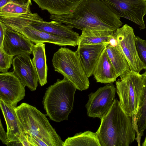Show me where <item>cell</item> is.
Segmentation results:
<instances>
[{
	"mask_svg": "<svg viewBox=\"0 0 146 146\" xmlns=\"http://www.w3.org/2000/svg\"><path fill=\"white\" fill-rule=\"evenodd\" d=\"M113 33L102 29H84L78 40V46L108 43L109 37Z\"/></svg>",
	"mask_w": 146,
	"mask_h": 146,
	"instance_id": "obj_22",
	"label": "cell"
},
{
	"mask_svg": "<svg viewBox=\"0 0 146 146\" xmlns=\"http://www.w3.org/2000/svg\"><path fill=\"white\" fill-rule=\"evenodd\" d=\"M77 88L67 78L57 80L47 88L42 101L46 115L52 120L60 122L68 120L72 110Z\"/></svg>",
	"mask_w": 146,
	"mask_h": 146,
	"instance_id": "obj_3",
	"label": "cell"
},
{
	"mask_svg": "<svg viewBox=\"0 0 146 146\" xmlns=\"http://www.w3.org/2000/svg\"><path fill=\"white\" fill-rule=\"evenodd\" d=\"M129 65L131 71L138 73L145 67L137 52L133 29L127 24L118 28L113 33Z\"/></svg>",
	"mask_w": 146,
	"mask_h": 146,
	"instance_id": "obj_8",
	"label": "cell"
},
{
	"mask_svg": "<svg viewBox=\"0 0 146 146\" xmlns=\"http://www.w3.org/2000/svg\"><path fill=\"white\" fill-rule=\"evenodd\" d=\"M101 146L96 132L88 131L76 133L68 137L64 142L63 146Z\"/></svg>",
	"mask_w": 146,
	"mask_h": 146,
	"instance_id": "obj_23",
	"label": "cell"
},
{
	"mask_svg": "<svg viewBox=\"0 0 146 146\" xmlns=\"http://www.w3.org/2000/svg\"><path fill=\"white\" fill-rule=\"evenodd\" d=\"M0 108L6 122L7 146L18 145L19 141L24 135L14 107L0 99Z\"/></svg>",
	"mask_w": 146,
	"mask_h": 146,
	"instance_id": "obj_14",
	"label": "cell"
},
{
	"mask_svg": "<svg viewBox=\"0 0 146 146\" xmlns=\"http://www.w3.org/2000/svg\"><path fill=\"white\" fill-rule=\"evenodd\" d=\"M142 75L143 86L140 98L138 111L135 116V129L137 136L135 139L138 145H140V140L146 129V71Z\"/></svg>",
	"mask_w": 146,
	"mask_h": 146,
	"instance_id": "obj_21",
	"label": "cell"
},
{
	"mask_svg": "<svg viewBox=\"0 0 146 146\" xmlns=\"http://www.w3.org/2000/svg\"><path fill=\"white\" fill-rule=\"evenodd\" d=\"M7 27L0 21V48L2 47L4 37Z\"/></svg>",
	"mask_w": 146,
	"mask_h": 146,
	"instance_id": "obj_28",
	"label": "cell"
},
{
	"mask_svg": "<svg viewBox=\"0 0 146 146\" xmlns=\"http://www.w3.org/2000/svg\"><path fill=\"white\" fill-rule=\"evenodd\" d=\"M14 56L9 55L4 51L2 47L0 48V72H8L12 64Z\"/></svg>",
	"mask_w": 146,
	"mask_h": 146,
	"instance_id": "obj_25",
	"label": "cell"
},
{
	"mask_svg": "<svg viewBox=\"0 0 146 146\" xmlns=\"http://www.w3.org/2000/svg\"><path fill=\"white\" fill-rule=\"evenodd\" d=\"M136 48L139 57L146 71V40L138 36L135 37Z\"/></svg>",
	"mask_w": 146,
	"mask_h": 146,
	"instance_id": "obj_26",
	"label": "cell"
},
{
	"mask_svg": "<svg viewBox=\"0 0 146 146\" xmlns=\"http://www.w3.org/2000/svg\"><path fill=\"white\" fill-rule=\"evenodd\" d=\"M33 58L32 61L37 73L38 82L41 86L47 82V76L48 68L44 43L33 44L32 48Z\"/></svg>",
	"mask_w": 146,
	"mask_h": 146,
	"instance_id": "obj_19",
	"label": "cell"
},
{
	"mask_svg": "<svg viewBox=\"0 0 146 146\" xmlns=\"http://www.w3.org/2000/svg\"><path fill=\"white\" fill-rule=\"evenodd\" d=\"M0 139L3 144H8L7 132L5 131L0 119Z\"/></svg>",
	"mask_w": 146,
	"mask_h": 146,
	"instance_id": "obj_29",
	"label": "cell"
},
{
	"mask_svg": "<svg viewBox=\"0 0 146 146\" xmlns=\"http://www.w3.org/2000/svg\"><path fill=\"white\" fill-rule=\"evenodd\" d=\"M10 2V0H0V9L2 8Z\"/></svg>",
	"mask_w": 146,
	"mask_h": 146,
	"instance_id": "obj_31",
	"label": "cell"
},
{
	"mask_svg": "<svg viewBox=\"0 0 146 146\" xmlns=\"http://www.w3.org/2000/svg\"><path fill=\"white\" fill-rule=\"evenodd\" d=\"M105 48L117 77L122 78L131 71L129 64L119 44L112 46L108 44Z\"/></svg>",
	"mask_w": 146,
	"mask_h": 146,
	"instance_id": "obj_20",
	"label": "cell"
},
{
	"mask_svg": "<svg viewBox=\"0 0 146 146\" xmlns=\"http://www.w3.org/2000/svg\"><path fill=\"white\" fill-rule=\"evenodd\" d=\"M108 44L106 42L78 45L81 62L88 78L93 75L101 53Z\"/></svg>",
	"mask_w": 146,
	"mask_h": 146,
	"instance_id": "obj_16",
	"label": "cell"
},
{
	"mask_svg": "<svg viewBox=\"0 0 146 146\" xmlns=\"http://www.w3.org/2000/svg\"><path fill=\"white\" fill-rule=\"evenodd\" d=\"M42 10L50 14L63 15L72 12L83 0H33Z\"/></svg>",
	"mask_w": 146,
	"mask_h": 146,
	"instance_id": "obj_18",
	"label": "cell"
},
{
	"mask_svg": "<svg viewBox=\"0 0 146 146\" xmlns=\"http://www.w3.org/2000/svg\"><path fill=\"white\" fill-rule=\"evenodd\" d=\"M27 26L77 41L80 36L78 33L72 30V28L67 25L55 21L47 22L43 20L38 15L32 19Z\"/></svg>",
	"mask_w": 146,
	"mask_h": 146,
	"instance_id": "obj_13",
	"label": "cell"
},
{
	"mask_svg": "<svg viewBox=\"0 0 146 146\" xmlns=\"http://www.w3.org/2000/svg\"><path fill=\"white\" fill-rule=\"evenodd\" d=\"M142 146H146V136L143 142L142 143Z\"/></svg>",
	"mask_w": 146,
	"mask_h": 146,
	"instance_id": "obj_32",
	"label": "cell"
},
{
	"mask_svg": "<svg viewBox=\"0 0 146 146\" xmlns=\"http://www.w3.org/2000/svg\"><path fill=\"white\" fill-rule=\"evenodd\" d=\"M50 18L72 28L102 29L114 32L123 24L120 17L100 0H83L68 14H50Z\"/></svg>",
	"mask_w": 146,
	"mask_h": 146,
	"instance_id": "obj_1",
	"label": "cell"
},
{
	"mask_svg": "<svg viewBox=\"0 0 146 146\" xmlns=\"http://www.w3.org/2000/svg\"><path fill=\"white\" fill-rule=\"evenodd\" d=\"M113 12L137 24L140 30L146 28V0H100Z\"/></svg>",
	"mask_w": 146,
	"mask_h": 146,
	"instance_id": "obj_7",
	"label": "cell"
},
{
	"mask_svg": "<svg viewBox=\"0 0 146 146\" xmlns=\"http://www.w3.org/2000/svg\"><path fill=\"white\" fill-rule=\"evenodd\" d=\"M12 65L13 71L24 85L31 91H35L38 86V78L30 54L16 56Z\"/></svg>",
	"mask_w": 146,
	"mask_h": 146,
	"instance_id": "obj_11",
	"label": "cell"
},
{
	"mask_svg": "<svg viewBox=\"0 0 146 146\" xmlns=\"http://www.w3.org/2000/svg\"><path fill=\"white\" fill-rule=\"evenodd\" d=\"M10 2L27 7H30L31 4V0H10Z\"/></svg>",
	"mask_w": 146,
	"mask_h": 146,
	"instance_id": "obj_30",
	"label": "cell"
},
{
	"mask_svg": "<svg viewBox=\"0 0 146 146\" xmlns=\"http://www.w3.org/2000/svg\"><path fill=\"white\" fill-rule=\"evenodd\" d=\"M116 88L113 83L99 88L88 95L89 100L85 106L88 115L100 119L107 113L115 96Z\"/></svg>",
	"mask_w": 146,
	"mask_h": 146,
	"instance_id": "obj_9",
	"label": "cell"
},
{
	"mask_svg": "<svg viewBox=\"0 0 146 146\" xmlns=\"http://www.w3.org/2000/svg\"><path fill=\"white\" fill-rule=\"evenodd\" d=\"M23 131L31 146H48L46 143L39 138Z\"/></svg>",
	"mask_w": 146,
	"mask_h": 146,
	"instance_id": "obj_27",
	"label": "cell"
},
{
	"mask_svg": "<svg viewBox=\"0 0 146 146\" xmlns=\"http://www.w3.org/2000/svg\"><path fill=\"white\" fill-rule=\"evenodd\" d=\"M25 86L13 71L0 74V99L15 108L25 96Z\"/></svg>",
	"mask_w": 146,
	"mask_h": 146,
	"instance_id": "obj_10",
	"label": "cell"
},
{
	"mask_svg": "<svg viewBox=\"0 0 146 146\" xmlns=\"http://www.w3.org/2000/svg\"><path fill=\"white\" fill-rule=\"evenodd\" d=\"M54 70L69 80L77 89H88L90 82L80 60L79 48L76 51L61 47L54 54L52 60Z\"/></svg>",
	"mask_w": 146,
	"mask_h": 146,
	"instance_id": "obj_5",
	"label": "cell"
},
{
	"mask_svg": "<svg viewBox=\"0 0 146 146\" xmlns=\"http://www.w3.org/2000/svg\"><path fill=\"white\" fill-rule=\"evenodd\" d=\"M15 111L23 131L39 138L48 146H63L64 142L46 116L35 107L23 103Z\"/></svg>",
	"mask_w": 146,
	"mask_h": 146,
	"instance_id": "obj_4",
	"label": "cell"
},
{
	"mask_svg": "<svg viewBox=\"0 0 146 146\" xmlns=\"http://www.w3.org/2000/svg\"><path fill=\"white\" fill-rule=\"evenodd\" d=\"M115 84L121 106L129 115L135 116L143 86L142 74L131 71L118 79Z\"/></svg>",
	"mask_w": 146,
	"mask_h": 146,
	"instance_id": "obj_6",
	"label": "cell"
},
{
	"mask_svg": "<svg viewBox=\"0 0 146 146\" xmlns=\"http://www.w3.org/2000/svg\"><path fill=\"white\" fill-rule=\"evenodd\" d=\"M31 12L30 7L9 2L0 9V17H14Z\"/></svg>",
	"mask_w": 146,
	"mask_h": 146,
	"instance_id": "obj_24",
	"label": "cell"
},
{
	"mask_svg": "<svg viewBox=\"0 0 146 146\" xmlns=\"http://www.w3.org/2000/svg\"><path fill=\"white\" fill-rule=\"evenodd\" d=\"M33 44L21 33L7 28L2 48L6 53L14 56L24 54L30 55Z\"/></svg>",
	"mask_w": 146,
	"mask_h": 146,
	"instance_id": "obj_12",
	"label": "cell"
},
{
	"mask_svg": "<svg viewBox=\"0 0 146 146\" xmlns=\"http://www.w3.org/2000/svg\"><path fill=\"white\" fill-rule=\"evenodd\" d=\"M93 75L98 82L110 83L116 80L117 76L105 48L101 53Z\"/></svg>",
	"mask_w": 146,
	"mask_h": 146,
	"instance_id": "obj_17",
	"label": "cell"
},
{
	"mask_svg": "<svg viewBox=\"0 0 146 146\" xmlns=\"http://www.w3.org/2000/svg\"><path fill=\"white\" fill-rule=\"evenodd\" d=\"M100 119L96 132L101 146H129L135 139L134 116L128 115L117 99Z\"/></svg>",
	"mask_w": 146,
	"mask_h": 146,
	"instance_id": "obj_2",
	"label": "cell"
},
{
	"mask_svg": "<svg viewBox=\"0 0 146 146\" xmlns=\"http://www.w3.org/2000/svg\"><path fill=\"white\" fill-rule=\"evenodd\" d=\"M18 32L35 44L50 43L60 46L75 47L78 41L52 35L35 29L29 26L24 27Z\"/></svg>",
	"mask_w": 146,
	"mask_h": 146,
	"instance_id": "obj_15",
	"label": "cell"
}]
</instances>
